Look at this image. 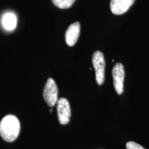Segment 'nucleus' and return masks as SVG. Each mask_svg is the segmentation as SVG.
Wrapping results in <instances>:
<instances>
[{
	"instance_id": "nucleus-5",
	"label": "nucleus",
	"mask_w": 149,
	"mask_h": 149,
	"mask_svg": "<svg viewBox=\"0 0 149 149\" xmlns=\"http://www.w3.org/2000/svg\"><path fill=\"white\" fill-rule=\"evenodd\" d=\"M112 75L113 78V84L117 93L118 95L122 94L124 91V79L125 76L124 68L122 64L117 63L112 70Z\"/></svg>"
},
{
	"instance_id": "nucleus-10",
	"label": "nucleus",
	"mask_w": 149,
	"mask_h": 149,
	"mask_svg": "<svg viewBox=\"0 0 149 149\" xmlns=\"http://www.w3.org/2000/svg\"><path fill=\"white\" fill-rule=\"evenodd\" d=\"M126 149H146L140 144L134 141H128L126 144Z\"/></svg>"
},
{
	"instance_id": "nucleus-2",
	"label": "nucleus",
	"mask_w": 149,
	"mask_h": 149,
	"mask_svg": "<svg viewBox=\"0 0 149 149\" xmlns=\"http://www.w3.org/2000/svg\"><path fill=\"white\" fill-rule=\"evenodd\" d=\"M93 65L95 71L96 81L99 85H102L105 78V59L103 53L96 51L93 55Z\"/></svg>"
},
{
	"instance_id": "nucleus-3",
	"label": "nucleus",
	"mask_w": 149,
	"mask_h": 149,
	"mask_svg": "<svg viewBox=\"0 0 149 149\" xmlns=\"http://www.w3.org/2000/svg\"><path fill=\"white\" fill-rule=\"evenodd\" d=\"M43 97L49 107H53L58 101V89L53 79L49 78L44 86Z\"/></svg>"
},
{
	"instance_id": "nucleus-6",
	"label": "nucleus",
	"mask_w": 149,
	"mask_h": 149,
	"mask_svg": "<svg viewBox=\"0 0 149 149\" xmlns=\"http://www.w3.org/2000/svg\"><path fill=\"white\" fill-rule=\"evenodd\" d=\"M135 0H111L110 8L113 14L122 15L125 13Z\"/></svg>"
},
{
	"instance_id": "nucleus-1",
	"label": "nucleus",
	"mask_w": 149,
	"mask_h": 149,
	"mask_svg": "<svg viewBox=\"0 0 149 149\" xmlns=\"http://www.w3.org/2000/svg\"><path fill=\"white\" fill-rule=\"evenodd\" d=\"M20 132L19 121L15 115H8L0 122V135L3 140L12 142L17 138Z\"/></svg>"
},
{
	"instance_id": "nucleus-4",
	"label": "nucleus",
	"mask_w": 149,
	"mask_h": 149,
	"mask_svg": "<svg viewBox=\"0 0 149 149\" xmlns=\"http://www.w3.org/2000/svg\"><path fill=\"white\" fill-rule=\"evenodd\" d=\"M57 115H58L59 122L61 124L65 125L70 121L71 116L70 104L66 98H60L57 103Z\"/></svg>"
},
{
	"instance_id": "nucleus-8",
	"label": "nucleus",
	"mask_w": 149,
	"mask_h": 149,
	"mask_svg": "<svg viewBox=\"0 0 149 149\" xmlns=\"http://www.w3.org/2000/svg\"><path fill=\"white\" fill-rule=\"evenodd\" d=\"M2 24L7 31H13L17 26V17L13 13H7L2 18Z\"/></svg>"
},
{
	"instance_id": "nucleus-9",
	"label": "nucleus",
	"mask_w": 149,
	"mask_h": 149,
	"mask_svg": "<svg viewBox=\"0 0 149 149\" xmlns=\"http://www.w3.org/2000/svg\"><path fill=\"white\" fill-rule=\"evenodd\" d=\"M55 6L61 9H66L71 7L75 0H52Z\"/></svg>"
},
{
	"instance_id": "nucleus-7",
	"label": "nucleus",
	"mask_w": 149,
	"mask_h": 149,
	"mask_svg": "<svg viewBox=\"0 0 149 149\" xmlns=\"http://www.w3.org/2000/svg\"><path fill=\"white\" fill-rule=\"evenodd\" d=\"M80 33V24L76 22L70 26L66 30L65 37L66 44L69 46H72L76 44Z\"/></svg>"
}]
</instances>
